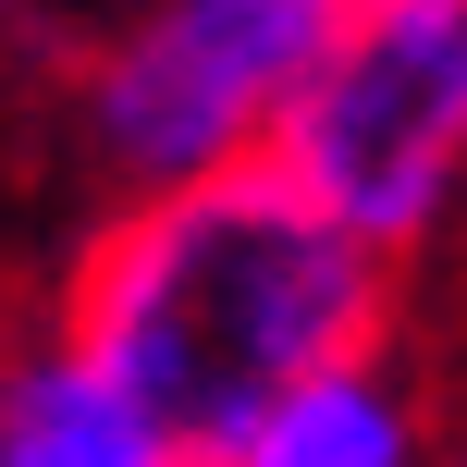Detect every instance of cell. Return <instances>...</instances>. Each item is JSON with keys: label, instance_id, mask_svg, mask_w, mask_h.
Segmentation results:
<instances>
[{"label": "cell", "instance_id": "cell-1", "mask_svg": "<svg viewBox=\"0 0 467 467\" xmlns=\"http://www.w3.org/2000/svg\"><path fill=\"white\" fill-rule=\"evenodd\" d=\"M62 332L197 455H222L296 381L381 357L394 332V246L296 185L271 148L136 185L87 234L62 283Z\"/></svg>", "mask_w": 467, "mask_h": 467}, {"label": "cell", "instance_id": "cell-2", "mask_svg": "<svg viewBox=\"0 0 467 467\" xmlns=\"http://www.w3.org/2000/svg\"><path fill=\"white\" fill-rule=\"evenodd\" d=\"M271 161L369 246H431L467 210V0H345L271 123Z\"/></svg>", "mask_w": 467, "mask_h": 467}, {"label": "cell", "instance_id": "cell-3", "mask_svg": "<svg viewBox=\"0 0 467 467\" xmlns=\"http://www.w3.org/2000/svg\"><path fill=\"white\" fill-rule=\"evenodd\" d=\"M345 0H136L87 49V148L123 197L271 148L296 74L320 62Z\"/></svg>", "mask_w": 467, "mask_h": 467}, {"label": "cell", "instance_id": "cell-4", "mask_svg": "<svg viewBox=\"0 0 467 467\" xmlns=\"http://www.w3.org/2000/svg\"><path fill=\"white\" fill-rule=\"evenodd\" d=\"M0 467H185V443L74 332H49L0 357Z\"/></svg>", "mask_w": 467, "mask_h": 467}, {"label": "cell", "instance_id": "cell-5", "mask_svg": "<svg viewBox=\"0 0 467 467\" xmlns=\"http://www.w3.org/2000/svg\"><path fill=\"white\" fill-rule=\"evenodd\" d=\"M197 467H419V406H406V381L381 357H345V369L296 381L283 406H258Z\"/></svg>", "mask_w": 467, "mask_h": 467}, {"label": "cell", "instance_id": "cell-6", "mask_svg": "<svg viewBox=\"0 0 467 467\" xmlns=\"http://www.w3.org/2000/svg\"><path fill=\"white\" fill-rule=\"evenodd\" d=\"M443 467H467V443H455V455H443Z\"/></svg>", "mask_w": 467, "mask_h": 467}]
</instances>
